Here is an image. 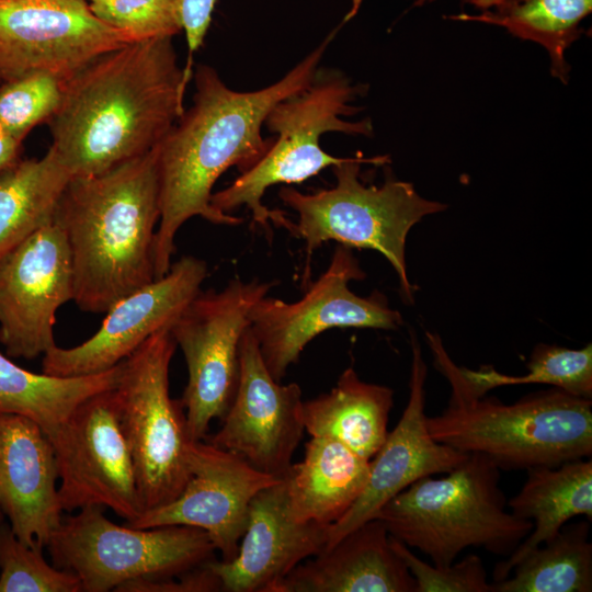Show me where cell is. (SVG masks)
Returning <instances> with one entry per match:
<instances>
[{"instance_id": "cell-22", "label": "cell", "mask_w": 592, "mask_h": 592, "mask_svg": "<svg viewBox=\"0 0 592 592\" xmlns=\"http://www.w3.org/2000/svg\"><path fill=\"white\" fill-rule=\"evenodd\" d=\"M368 476V459L334 439L311 436L304 458L282 477L291 517L333 525L360 498Z\"/></svg>"}, {"instance_id": "cell-24", "label": "cell", "mask_w": 592, "mask_h": 592, "mask_svg": "<svg viewBox=\"0 0 592 592\" xmlns=\"http://www.w3.org/2000/svg\"><path fill=\"white\" fill-rule=\"evenodd\" d=\"M394 390L363 382L345 368L328 392L303 401V422L310 436L334 439L371 460L388 434Z\"/></svg>"}, {"instance_id": "cell-7", "label": "cell", "mask_w": 592, "mask_h": 592, "mask_svg": "<svg viewBox=\"0 0 592 592\" xmlns=\"http://www.w3.org/2000/svg\"><path fill=\"white\" fill-rule=\"evenodd\" d=\"M348 77L337 71H318L314 81L301 92L277 103L267 114L264 125L277 135L265 155L241 172L227 187L213 193L212 206L230 214L246 206L253 224L271 241V223L286 227L288 218L281 210H271L262 203L265 191L276 184L301 183L328 167L341 163L320 146L328 132L372 136L371 119L348 121L360 109L352 102L360 94Z\"/></svg>"}, {"instance_id": "cell-20", "label": "cell", "mask_w": 592, "mask_h": 592, "mask_svg": "<svg viewBox=\"0 0 592 592\" xmlns=\"http://www.w3.org/2000/svg\"><path fill=\"white\" fill-rule=\"evenodd\" d=\"M54 447L30 419L0 412V511L15 536L43 550L62 521Z\"/></svg>"}, {"instance_id": "cell-28", "label": "cell", "mask_w": 592, "mask_h": 592, "mask_svg": "<svg viewBox=\"0 0 592 592\" xmlns=\"http://www.w3.org/2000/svg\"><path fill=\"white\" fill-rule=\"evenodd\" d=\"M591 10L592 0H494L478 14L453 19L499 25L538 43L550 56L553 73L563 79L568 71L565 50L579 37V25Z\"/></svg>"}, {"instance_id": "cell-3", "label": "cell", "mask_w": 592, "mask_h": 592, "mask_svg": "<svg viewBox=\"0 0 592 592\" xmlns=\"http://www.w3.org/2000/svg\"><path fill=\"white\" fill-rule=\"evenodd\" d=\"M158 146L104 172L71 177L54 221L70 250L73 301L105 314L155 277L160 219Z\"/></svg>"}, {"instance_id": "cell-10", "label": "cell", "mask_w": 592, "mask_h": 592, "mask_svg": "<svg viewBox=\"0 0 592 592\" xmlns=\"http://www.w3.org/2000/svg\"><path fill=\"white\" fill-rule=\"evenodd\" d=\"M272 283L231 280L221 291L200 292L171 326L187 366L180 399L192 441L207 437L214 419L229 409L239 382L240 341L250 327L249 312Z\"/></svg>"}, {"instance_id": "cell-25", "label": "cell", "mask_w": 592, "mask_h": 592, "mask_svg": "<svg viewBox=\"0 0 592 592\" xmlns=\"http://www.w3.org/2000/svg\"><path fill=\"white\" fill-rule=\"evenodd\" d=\"M122 362L82 376L36 374L0 353V412L36 423L50 441L88 398L116 387Z\"/></svg>"}, {"instance_id": "cell-2", "label": "cell", "mask_w": 592, "mask_h": 592, "mask_svg": "<svg viewBox=\"0 0 592 592\" xmlns=\"http://www.w3.org/2000/svg\"><path fill=\"white\" fill-rule=\"evenodd\" d=\"M173 37L135 41L64 81L46 124L52 148L72 177L104 172L157 147L184 111L191 77Z\"/></svg>"}, {"instance_id": "cell-31", "label": "cell", "mask_w": 592, "mask_h": 592, "mask_svg": "<svg viewBox=\"0 0 592 592\" xmlns=\"http://www.w3.org/2000/svg\"><path fill=\"white\" fill-rule=\"evenodd\" d=\"M64 80L48 72H32L0 86V125L23 141L38 124L57 111Z\"/></svg>"}, {"instance_id": "cell-27", "label": "cell", "mask_w": 592, "mask_h": 592, "mask_svg": "<svg viewBox=\"0 0 592 592\" xmlns=\"http://www.w3.org/2000/svg\"><path fill=\"white\" fill-rule=\"evenodd\" d=\"M588 521L565 524L524 556L492 592H591L592 544Z\"/></svg>"}, {"instance_id": "cell-21", "label": "cell", "mask_w": 592, "mask_h": 592, "mask_svg": "<svg viewBox=\"0 0 592 592\" xmlns=\"http://www.w3.org/2000/svg\"><path fill=\"white\" fill-rule=\"evenodd\" d=\"M417 583L378 520H369L297 565L280 592H415Z\"/></svg>"}, {"instance_id": "cell-33", "label": "cell", "mask_w": 592, "mask_h": 592, "mask_svg": "<svg viewBox=\"0 0 592 592\" xmlns=\"http://www.w3.org/2000/svg\"><path fill=\"white\" fill-rule=\"evenodd\" d=\"M390 543L414 578L415 592H492L483 561L477 555H468L443 567L421 560L411 548L391 535Z\"/></svg>"}, {"instance_id": "cell-30", "label": "cell", "mask_w": 592, "mask_h": 592, "mask_svg": "<svg viewBox=\"0 0 592 592\" xmlns=\"http://www.w3.org/2000/svg\"><path fill=\"white\" fill-rule=\"evenodd\" d=\"M0 592H82L79 578L49 565L42 550L24 545L0 524Z\"/></svg>"}, {"instance_id": "cell-34", "label": "cell", "mask_w": 592, "mask_h": 592, "mask_svg": "<svg viewBox=\"0 0 592 592\" xmlns=\"http://www.w3.org/2000/svg\"><path fill=\"white\" fill-rule=\"evenodd\" d=\"M217 0H180L182 31L187 43V60L184 69L192 75L193 54L202 46Z\"/></svg>"}, {"instance_id": "cell-32", "label": "cell", "mask_w": 592, "mask_h": 592, "mask_svg": "<svg viewBox=\"0 0 592 592\" xmlns=\"http://www.w3.org/2000/svg\"><path fill=\"white\" fill-rule=\"evenodd\" d=\"M92 13L134 41L173 37L182 31L180 0H89Z\"/></svg>"}, {"instance_id": "cell-6", "label": "cell", "mask_w": 592, "mask_h": 592, "mask_svg": "<svg viewBox=\"0 0 592 592\" xmlns=\"http://www.w3.org/2000/svg\"><path fill=\"white\" fill-rule=\"evenodd\" d=\"M388 162V156L349 157L331 167L335 177L331 189L311 194L293 187L278 191L281 201L298 215V221L291 220L286 229L305 241L304 281L308 278L312 252L333 240L349 248L382 253L396 271L405 299L413 303L405 255L408 232L423 217L445 210L447 206L422 197L410 182L388 179L380 186H366L361 182L363 163L383 166Z\"/></svg>"}, {"instance_id": "cell-13", "label": "cell", "mask_w": 592, "mask_h": 592, "mask_svg": "<svg viewBox=\"0 0 592 592\" xmlns=\"http://www.w3.org/2000/svg\"><path fill=\"white\" fill-rule=\"evenodd\" d=\"M135 42L86 0H0V82L32 72L66 81L101 55Z\"/></svg>"}, {"instance_id": "cell-8", "label": "cell", "mask_w": 592, "mask_h": 592, "mask_svg": "<svg viewBox=\"0 0 592 592\" xmlns=\"http://www.w3.org/2000/svg\"><path fill=\"white\" fill-rule=\"evenodd\" d=\"M46 547L52 563L75 573L83 592L116 591L132 581L180 577L214 560L216 553L201 528L121 526L96 505L62 516Z\"/></svg>"}, {"instance_id": "cell-12", "label": "cell", "mask_w": 592, "mask_h": 592, "mask_svg": "<svg viewBox=\"0 0 592 592\" xmlns=\"http://www.w3.org/2000/svg\"><path fill=\"white\" fill-rule=\"evenodd\" d=\"M50 443L62 511L109 508L127 524L145 512L119 422L115 388L83 401Z\"/></svg>"}, {"instance_id": "cell-9", "label": "cell", "mask_w": 592, "mask_h": 592, "mask_svg": "<svg viewBox=\"0 0 592 592\" xmlns=\"http://www.w3.org/2000/svg\"><path fill=\"white\" fill-rule=\"evenodd\" d=\"M175 349L170 328L156 332L122 362L115 387L145 511L173 501L190 477L185 410L169 392Z\"/></svg>"}, {"instance_id": "cell-38", "label": "cell", "mask_w": 592, "mask_h": 592, "mask_svg": "<svg viewBox=\"0 0 592 592\" xmlns=\"http://www.w3.org/2000/svg\"><path fill=\"white\" fill-rule=\"evenodd\" d=\"M86 1H89V0H86Z\"/></svg>"}, {"instance_id": "cell-26", "label": "cell", "mask_w": 592, "mask_h": 592, "mask_svg": "<svg viewBox=\"0 0 592 592\" xmlns=\"http://www.w3.org/2000/svg\"><path fill=\"white\" fill-rule=\"evenodd\" d=\"M71 177L52 148L39 159L18 160L0 172V258L54 221Z\"/></svg>"}, {"instance_id": "cell-37", "label": "cell", "mask_w": 592, "mask_h": 592, "mask_svg": "<svg viewBox=\"0 0 592 592\" xmlns=\"http://www.w3.org/2000/svg\"><path fill=\"white\" fill-rule=\"evenodd\" d=\"M3 522V514L2 512L0 511V524Z\"/></svg>"}, {"instance_id": "cell-23", "label": "cell", "mask_w": 592, "mask_h": 592, "mask_svg": "<svg viewBox=\"0 0 592 592\" xmlns=\"http://www.w3.org/2000/svg\"><path fill=\"white\" fill-rule=\"evenodd\" d=\"M526 471L521 490L506 505L515 516L532 521L533 528L506 559L496 565L493 581L505 579L524 556L553 538L572 517L592 520L591 457Z\"/></svg>"}, {"instance_id": "cell-14", "label": "cell", "mask_w": 592, "mask_h": 592, "mask_svg": "<svg viewBox=\"0 0 592 592\" xmlns=\"http://www.w3.org/2000/svg\"><path fill=\"white\" fill-rule=\"evenodd\" d=\"M70 300V250L53 221L0 258V343L7 356L34 360L55 348L56 314Z\"/></svg>"}, {"instance_id": "cell-15", "label": "cell", "mask_w": 592, "mask_h": 592, "mask_svg": "<svg viewBox=\"0 0 592 592\" xmlns=\"http://www.w3.org/2000/svg\"><path fill=\"white\" fill-rule=\"evenodd\" d=\"M239 382L221 426L207 442L282 478L305 432L301 389L270 374L250 327L239 346Z\"/></svg>"}, {"instance_id": "cell-5", "label": "cell", "mask_w": 592, "mask_h": 592, "mask_svg": "<svg viewBox=\"0 0 592 592\" xmlns=\"http://www.w3.org/2000/svg\"><path fill=\"white\" fill-rule=\"evenodd\" d=\"M500 468L488 456L469 453L446 477H423L377 512L389 535L420 550L435 566H449L466 548L510 556L533 528L506 510Z\"/></svg>"}, {"instance_id": "cell-17", "label": "cell", "mask_w": 592, "mask_h": 592, "mask_svg": "<svg viewBox=\"0 0 592 592\" xmlns=\"http://www.w3.org/2000/svg\"><path fill=\"white\" fill-rule=\"evenodd\" d=\"M190 477L171 502L145 511L130 526L187 525L203 530L228 562L238 553L252 499L281 478L262 473L238 455L208 442L187 448Z\"/></svg>"}, {"instance_id": "cell-4", "label": "cell", "mask_w": 592, "mask_h": 592, "mask_svg": "<svg viewBox=\"0 0 592 592\" xmlns=\"http://www.w3.org/2000/svg\"><path fill=\"white\" fill-rule=\"evenodd\" d=\"M436 368L452 396L439 415L428 417L431 436L464 453L491 458L500 469L558 466L592 455V400L559 388L514 403L475 396L437 334L426 332Z\"/></svg>"}, {"instance_id": "cell-35", "label": "cell", "mask_w": 592, "mask_h": 592, "mask_svg": "<svg viewBox=\"0 0 592 592\" xmlns=\"http://www.w3.org/2000/svg\"><path fill=\"white\" fill-rule=\"evenodd\" d=\"M22 143L0 125V172L20 160Z\"/></svg>"}, {"instance_id": "cell-11", "label": "cell", "mask_w": 592, "mask_h": 592, "mask_svg": "<svg viewBox=\"0 0 592 592\" xmlns=\"http://www.w3.org/2000/svg\"><path fill=\"white\" fill-rule=\"evenodd\" d=\"M365 273L351 248L339 244L326 272L295 303L265 296L249 312L250 330L274 379L281 382L305 346L331 328L395 330L402 325L398 310L375 291L368 297L351 292L349 283Z\"/></svg>"}, {"instance_id": "cell-36", "label": "cell", "mask_w": 592, "mask_h": 592, "mask_svg": "<svg viewBox=\"0 0 592 592\" xmlns=\"http://www.w3.org/2000/svg\"><path fill=\"white\" fill-rule=\"evenodd\" d=\"M364 0H352V8L349 11V13L346 14V16L344 19V22L346 20L351 19L356 13V11L358 10V8H360V5H361V3ZM428 1H431V0H415L414 5L415 7H421L424 3H426ZM493 1L494 0H469V2H471V4L475 5L476 8H478L480 11L488 9L493 3Z\"/></svg>"}, {"instance_id": "cell-16", "label": "cell", "mask_w": 592, "mask_h": 592, "mask_svg": "<svg viewBox=\"0 0 592 592\" xmlns=\"http://www.w3.org/2000/svg\"><path fill=\"white\" fill-rule=\"evenodd\" d=\"M207 264L186 255L161 277L118 299L100 329L73 348L55 346L43 355V373L82 376L107 371L133 354L156 332L171 328L201 292Z\"/></svg>"}, {"instance_id": "cell-19", "label": "cell", "mask_w": 592, "mask_h": 592, "mask_svg": "<svg viewBox=\"0 0 592 592\" xmlns=\"http://www.w3.org/2000/svg\"><path fill=\"white\" fill-rule=\"evenodd\" d=\"M329 526L298 523L289 515L283 478L252 499L238 553L228 562L209 561L224 592H280L297 565L327 545Z\"/></svg>"}, {"instance_id": "cell-29", "label": "cell", "mask_w": 592, "mask_h": 592, "mask_svg": "<svg viewBox=\"0 0 592 592\" xmlns=\"http://www.w3.org/2000/svg\"><path fill=\"white\" fill-rule=\"evenodd\" d=\"M459 368L468 389L477 397L501 386L546 384L577 397L592 398L591 343L579 350L540 343L531 354L527 373L521 376L501 374L492 366L478 371Z\"/></svg>"}, {"instance_id": "cell-18", "label": "cell", "mask_w": 592, "mask_h": 592, "mask_svg": "<svg viewBox=\"0 0 592 592\" xmlns=\"http://www.w3.org/2000/svg\"><path fill=\"white\" fill-rule=\"evenodd\" d=\"M411 333L412 363L409 399L396 425L369 460L367 485L352 508L328 530L326 547L346 533L375 519L379 509L412 482L435 474H447L468 453L436 442L430 434L424 411L428 367L417 338Z\"/></svg>"}, {"instance_id": "cell-1", "label": "cell", "mask_w": 592, "mask_h": 592, "mask_svg": "<svg viewBox=\"0 0 592 592\" xmlns=\"http://www.w3.org/2000/svg\"><path fill=\"white\" fill-rule=\"evenodd\" d=\"M330 34L276 82L254 91L230 89L208 65L193 72L192 105L158 145L160 219L155 235V277L163 276L175 251L174 238L183 224L200 216L215 225L238 226L243 219L215 209L213 187L231 167L241 172L269 150L262 136L270 111L305 90L316 78Z\"/></svg>"}]
</instances>
